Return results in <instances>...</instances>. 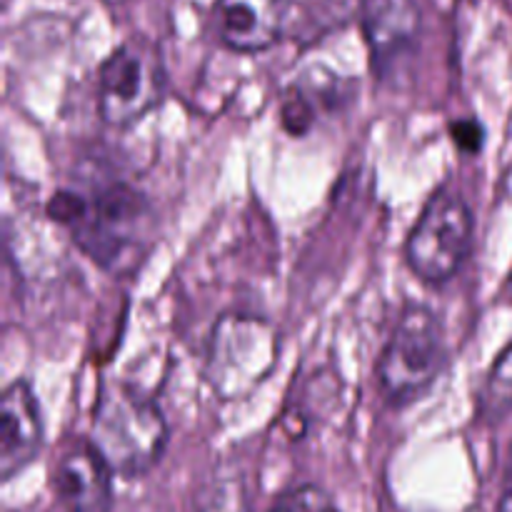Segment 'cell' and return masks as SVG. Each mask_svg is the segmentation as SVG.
<instances>
[{
  "instance_id": "7a4b0ae2",
  "label": "cell",
  "mask_w": 512,
  "mask_h": 512,
  "mask_svg": "<svg viewBox=\"0 0 512 512\" xmlns=\"http://www.w3.org/2000/svg\"><path fill=\"white\" fill-rule=\"evenodd\" d=\"M88 440L115 475L133 480L160 463L168 445V423L143 390L108 380L95 398Z\"/></svg>"
},
{
  "instance_id": "2e32d148",
  "label": "cell",
  "mask_w": 512,
  "mask_h": 512,
  "mask_svg": "<svg viewBox=\"0 0 512 512\" xmlns=\"http://www.w3.org/2000/svg\"><path fill=\"white\" fill-rule=\"evenodd\" d=\"M498 512H512V443L508 448V460H505L503 470V488H500Z\"/></svg>"
},
{
  "instance_id": "5bb4252c",
  "label": "cell",
  "mask_w": 512,
  "mask_h": 512,
  "mask_svg": "<svg viewBox=\"0 0 512 512\" xmlns=\"http://www.w3.org/2000/svg\"><path fill=\"white\" fill-rule=\"evenodd\" d=\"M273 512H338L318 488H298L285 495Z\"/></svg>"
},
{
  "instance_id": "4fadbf2b",
  "label": "cell",
  "mask_w": 512,
  "mask_h": 512,
  "mask_svg": "<svg viewBox=\"0 0 512 512\" xmlns=\"http://www.w3.org/2000/svg\"><path fill=\"white\" fill-rule=\"evenodd\" d=\"M280 115H283V128L293 135H305L315 123V110L303 93L288 95Z\"/></svg>"
},
{
  "instance_id": "9c48e42d",
  "label": "cell",
  "mask_w": 512,
  "mask_h": 512,
  "mask_svg": "<svg viewBox=\"0 0 512 512\" xmlns=\"http://www.w3.org/2000/svg\"><path fill=\"white\" fill-rule=\"evenodd\" d=\"M43 415L38 398L25 380L8 385L0 400V475L15 478L43 448Z\"/></svg>"
},
{
  "instance_id": "3957f363",
  "label": "cell",
  "mask_w": 512,
  "mask_h": 512,
  "mask_svg": "<svg viewBox=\"0 0 512 512\" xmlns=\"http://www.w3.org/2000/svg\"><path fill=\"white\" fill-rule=\"evenodd\" d=\"M280 358V335L263 315L228 313L213 325L205 345L203 375L220 400H248Z\"/></svg>"
},
{
  "instance_id": "277c9868",
  "label": "cell",
  "mask_w": 512,
  "mask_h": 512,
  "mask_svg": "<svg viewBox=\"0 0 512 512\" xmlns=\"http://www.w3.org/2000/svg\"><path fill=\"white\" fill-rule=\"evenodd\" d=\"M445 365L443 328L425 305H408L378 363V388L390 405H410L423 398Z\"/></svg>"
},
{
  "instance_id": "8992f818",
  "label": "cell",
  "mask_w": 512,
  "mask_h": 512,
  "mask_svg": "<svg viewBox=\"0 0 512 512\" xmlns=\"http://www.w3.org/2000/svg\"><path fill=\"white\" fill-rule=\"evenodd\" d=\"M165 98V68L158 48L130 38L113 50L98 73V113L113 128H128Z\"/></svg>"
},
{
  "instance_id": "e0dca14e",
  "label": "cell",
  "mask_w": 512,
  "mask_h": 512,
  "mask_svg": "<svg viewBox=\"0 0 512 512\" xmlns=\"http://www.w3.org/2000/svg\"><path fill=\"white\" fill-rule=\"evenodd\" d=\"M503 298L508 300V303H512V268L508 273V280H505V285H503Z\"/></svg>"
},
{
  "instance_id": "52a82bcc",
  "label": "cell",
  "mask_w": 512,
  "mask_h": 512,
  "mask_svg": "<svg viewBox=\"0 0 512 512\" xmlns=\"http://www.w3.org/2000/svg\"><path fill=\"white\" fill-rule=\"evenodd\" d=\"M370 63L380 80H393L415 60L423 15L415 0H363L360 8Z\"/></svg>"
},
{
  "instance_id": "5b68a950",
  "label": "cell",
  "mask_w": 512,
  "mask_h": 512,
  "mask_svg": "<svg viewBox=\"0 0 512 512\" xmlns=\"http://www.w3.org/2000/svg\"><path fill=\"white\" fill-rule=\"evenodd\" d=\"M473 245V213L463 195L443 188L425 203L405 240L410 273L428 285H443L458 275Z\"/></svg>"
},
{
  "instance_id": "7c38bea8",
  "label": "cell",
  "mask_w": 512,
  "mask_h": 512,
  "mask_svg": "<svg viewBox=\"0 0 512 512\" xmlns=\"http://www.w3.org/2000/svg\"><path fill=\"white\" fill-rule=\"evenodd\" d=\"M512 413V343L495 360L478 398V415L485 423H498Z\"/></svg>"
},
{
  "instance_id": "30bf717a",
  "label": "cell",
  "mask_w": 512,
  "mask_h": 512,
  "mask_svg": "<svg viewBox=\"0 0 512 512\" xmlns=\"http://www.w3.org/2000/svg\"><path fill=\"white\" fill-rule=\"evenodd\" d=\"M285 15V0H215L218 38L235 53L268 50L283 33Z\"/></svg>"
},
{
  "instance_id": "6da1fadb",
  "label": "cell",
  "mask_w": 512,
  "mask_h": 512,
  "mask_svg": "<svg viewBox=\"0 0 512 512\" xmlns=\"http://www.w3.org/2000/svg\"><path fill=\"white\" fill-rule=\"evenodd\" d=\"M48 213L68 228L75 245L115 278L143 265L155 243V213L140 190L123 180H105L83 190H60Z\"/></svg>"
},
{
  "instance_id": "9a60e30c",
  "label": "cell",
  "mask_w": 512,
  "mask_h": 512,
  "mask_svg": "<svg viewBox=\"0 0 512 512\" xmlns=\"http://www.w3.org/2000/svg\"><path fill=\"white\" fill-rule=\"evenodd\" d=\"M450 135H453L455 145L465 153H478L483 148V125L478 120H458L450 125Z\"/></svg>"
},
{
  "instance_id": "ba28073f",
  "label": "cell",
  "mask_w": 512,
  "mask_h": 512,
  "mask_svg": "<svg viewBox=\"0 0 512 512\" xmlns=\"http://www.w3.org/2000/svg\"><path fill=\"white\" fill-rule=\"evenodd\" d=\"M113 470L88 438H70L53 468V490L65 512H110Z\"/></svg>"
},
{
  "instance_id": "8fae6325",
  "label": "cell",
  "mask_w": 512,
  "mask_h": 512,
  "mask_svg": "<svg viewBox=\"0 0 512 512\" xmlns=\"http://www.w3.org/2000/svg\"><path fill=\"white\" fill-rule=\"evenodd\" d=\"M190 512H250L245 475L233 463L215 465L213 473L195 490Z\"/></svg>"
}]
</instances>
